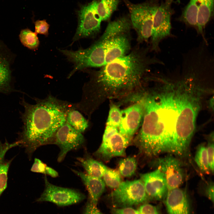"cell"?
<instances>
[{
    "mask_svg": "<svg viewBox=\"0 0 214 214\" xmlns=\"http://www.w3.org/2000/svg\"><path fill=\"white\" fill-rule=\"evenodd\" d=\"M150 47L138 45L127 55L98 70H87L89 79L82 87V97L85 102L97 108L106 99L133 96L148 78L147 74L152 65L164 64L150 55Z\"/></svg>",
    "mask_w": 214,
    "mask_h": 214,
    "instance_id": "cell-1",
    "label": "cell"
},
{
    "mask_svg": "<svg viewBox=\"0 0 214 214\" xmlns=\"http://www.w3.org/2000/svg\"><path fill=\"white\" fill-rule=\"evenodd\" d=\"M173 86L166 85L160 91L143 96V122L134 141L140 152L148 157L165 153L181 156L175 134L177 110Z\"/></svg>",
    "mask_w": 214,
    "mask_h": 214,
    "instance_id": "cell-2",
    "label": "cell"
},
{
    "mask_svg": "<svg viewBox=\"0 0 214 214\" xmlns=\"http://www.w3.org/2000/svg\"><path fill=\"white\" fill-rule=\"evenodd\" d=\"M32 105L22 99L23 123L18 141L30 156L39 147L52 144L58 129L66 122L68 111L75 103L58 99L51 94L44 99L35 98Z\"/></svg>",
    "mask_w": 214,
    "mask_h": 214,
    "instance_id": "cell-3",
    "label": "cell"
},
{
    "mask_svg": "<svg viewBox=\"0 0 214 214\" xmlns=\"http://www.w3.org/2000/svg\"><path fill=\"white\" fill-rule=\"evenodd\" d=\"M132 29L129 15L110 22L100 37L89 47L71 51L69 59L75 71L100 67L131 51Z\"/></svg>",
    "mask_w": 214,
    "mask_h": 214,
    "instance_id": "cell-4",
    "label": "cell"
},
{
    "mask_svg": "<svg viewBox=\"0 0 214 214\" xmlns=\"http://www.w3.org/2000/svg\"><path fill=\"white\" fill-rule=\"evenodd\" d=\"M191 84L182 83L175 89L177 110L175 134L178 144L185 154L188 153L191 139L195 131V122L199 108V99Z\"/></svg>",
    "mask_w": 214,
    "mask_h": 214,
    "instance_id": "cell-5",
    "label": "cell"
},
{
    "mask_svg": "<svg viewBox=\"0 0 214 214\" xmlns=\"http://www.w3.org/2000/svg\"><path fill=\"white\" fill-rule=\"evenodd\" d=\"M159 0H149L135 4L123 0L129 11L132 29L136 32L138 44L147 42L151 38L153 16Z\"/></svg>",
    "mask_w": 214,
    "mask_h": 214,
    "instance_id": "cell-6",
    "label": "cell"
},
{
    "mask_svg": "<svg viewBox=\"0 0 214 214\" xmlns=\"http://www.w3.org/2000/svg\"><path fill=\"white\" fill-rule=\"evenodd\" d=\"M174 0H164L159 4L154 15L151 43V52H159L160 45L164 39L174 37L171 33V19L174 11Z\"/></svg>",
    "mask_w": 214,
    "mask_h": 214,
    "instance_id": "cell-7",
    "label": "cell"
},
{
    "mask_svg": "<svg viewBox=\"0 0 214 214\" xmlns=\"http://www.w3.org/2000/svg\"><path fill=\"white\" fill-rule=\"evenodd\" d=\"M110 197L116 208L130 207L150 199L140 180L121 182L111 193Z\"/></svg>",
    "mask_w": 214,
    "mask_h": 214,
    "instance_id": "cell-8",
    "label": "cell"
},
{
    "mask_svg": "<svg viewBox=\"0 0 214 214\" xmlns=\"http://www.w3.org/2000/svg\"><path fill=\"white\" fill-rule=\"evenodd\" d=\"M100 0H92L82 5L78 12V24L73 42L84 38L93 37L100 32L102 21L97 7Z\"/></svg>",
    "mask_w": 214,
    "mask_h": 214,
    "instance_id": "cell-9",
    "label": "cell"
},
{
    "mask_svg": "<svg viewBox=\"0 0 214 214\" xmlns=\"http://www.w3.org/2000/svg\"><path fill=\"white\" fill-rule=\"evenodd\" d=\"M46 175L44 177L45 188L38 202H49L59 206H66L77 203L84 200L85 196L78 191L54 185L50 183Z\"/></svg>",
    "mask_w": 214,
    "mask_h": 214,
    "instance_id": "cell-10",
    "label": "cell"
},
{
    "mask_svg": "<svg viewBox=\"0 0 214 214\" xmlns=\"http://www.w3.org/2000/svg\"><path fill=\"white\" fill-rule=\"evenodd\" d=\"M153 164L160 170L165 178L168 191L179 188L185 177V172L181 161L170 154L157 158Z\"/></svg>",
    "mask_w": 214,
    "mask_h": 214,
    "instance_id": "cell-11",
    "label": "cell"
},
{
    "mask_svg": "<svg viewBox=\"0 0 214 214\" xmlns=\"http://www.w3.org/2000/svg\"><path fill=\"white\" fill-rule=\"evenodd\" d=\"M84 141L82 133L66 122L57 131L52 144L57 145L60 149L58 161L61 162L69 151L80 147Z\"/></svg>",
    "mask_w": 214,
    "mask_h": 214,
    "instance_id": "cell-12",
    "label": "cell"
},
{
    "mask_svg": "<svg viewBox=\"0 0 214 214\" xmlns=\"http://www.w3.org/2000/svg\"><path fill=\"white\" fill-rule=\"evenodd\" d=\"M144 111L143 97L133 105L121 111L119 132L130 141L140 124Z\"/></svg>",
    "mask_w": 214,
    "mask_h": 214,
    "instance_id": "cell-13",
    "label": "cell"
},
{
    "mask_svg": "<svg viewBox=\"0 0 214 214\" xmlns=\"http://www.w3.org/2000/svg\"><path fill=\"white\" fill-rule=\"evenodd\" d=\"M140 176L150 199L164 201L168 189L165 177L160 170L156 169L152 172L141 174Z\"/></svg>",
    "mask_w": 214,
    "mask_h": 214,
    "instance_id": "cell-14",
    "label": "cell"
},
{
    "mask_svg": "<svg viewBox=\"0 0 214 214\" xmlns=\"http://www.w3.org/2000/svg\"><path fill=\"white\" fill-rule=\"evenodd\" d=\"M168 214H193L191 202L186 189L168 191L164 200Z\"/></svg>",
    "mask_w": 214,
    "mask_h": 214,
    "instance_id": "cell-15",
    "label": "cell"
},
{
    "mask_svg": "<svg viewBox=\"0 0 214 214\" xmlns=\"http://www.w3.org/2000/svg\"><path fill=\"white\" fill-rule=\"evenodd\" d=\"M130 141L119 132L106 140L102 141L99 148L94 153L97 158L105 161L112 158L125 155L126 149Z\"/></svg>",
    "mask_w": 214,
    "mask_h": 214,
    "instance_id": "cell-16",
    "label": "cell"
},
{
    "mask_svg": "<svg viewBox=\"0 0 214 214\" xmlns=\"http://www.w3.org/2000/svg\"><path fill=\"white\" fill-rule=\"evenodd\" d=\"M72 171L81 179L88 192L90 201L97 206L98 200L104 191L105 184L101 178L90 176L74 169Z\"/></svg>",
    "mask_w": 214,
    "mask_h": 214,
    "instance_id": "cell-17",
    "label": "cell"
},
{
    "mask_svg": "<svg viewBox=\"0 0 214 214\" xmlns=\"http://www.w3.org/2000/svg\"><path fill=\"white\" fill-rule=\"evenodd\" d=\"M199 6L196 30L203 40L207 42L205 35L207 24L213 15L214 0H199Z\"/></svg>",
    "mask_w": 214,
    "mask_h": 214,
    "instance_id": "cell-18",
    "label": "cell"
},
{
    "mask_svg": "<svg viewBox=\"0 0 214 214\" xmlns=\"http://www.w3.org/2000/svg\"><path fill=\"white\" fill-rule=\"evenodd\" d=\"M0 44V92H7L11 89L10 61L7 53Z\"/></svg>",
    "mask_w": 214,
    "mask_h": 214,
    "instance_id": "cell-19",
    "label": "cell"
},
{
    "mask_svg": "<svg viewBox=\"0 0 214 214\" xmlns=\"http://www.w3.org/2000/svg\"><path fill=\"white\" fill-rule=\"evenodd\" d=\"M18 145V141L12 144L0 142V196L7 187L8 172L12 161L5 159L6 153L9 149Z\"/></svg>",
    "mask_w": 214,
    "mask_h": 214,
    "instance_id": "cell-20",
    "label": "cell"
},
{
    "mask_svg": "<svg viewBox=\"0 0 214 214\" xmlns=\"http://www.w3.org/2000/svg\"><path fill=\"white\" fill-rule=\"evenodd\" d=\"M199 6V0H190L178 20L196 29Z\"/></svg>",
    "mask_w": 214,
    "mask_h": 214,
    "instance_id": "cell-21",
    "label": "cell"
},
{
    "mask_svg": "<svg viewBox=\"0 0 214 214\" xmlns=\"http://www.w3.org/2000/svg\"><path fill=\"white\" fill-rule=\"evenodd\" d=\"M77 160L87 174L92 177L101 178L108 168L101 163L90 157L78 158Z\"/></svg>",
    "mask_w": 214,
    "mask_h": 214,
    "instance_id": "cell-22",
    "label": "cell"
},
{
    "mask_svg": "<svg viewBox=\"0 0 214 214\" xmlns=\"http://www.w3.org/2000/svg\"><path fill=\"white\" fill-rule=\"evenodd\" d=\"M66 122L73 128L81 133L89 126L88 121L78 110L75 108H72L68 111Z\"/></svg>",
    "mask_w": 214,
    "mask_h": 214,
    "instance_id": "cell-23",
    "label": "cell"
},
{
    "mask_svg": "<svg viewBox=\"0 0 214 214\" xmlns=\"http://www.w3.org/2000/svg\"><path fill=\"white\" fill-rule=\"evenodd\" d=\"M120 0H100L97 7L98 15L102 21H106L117 10Z\"/></svg>",
    "mask_w": 214,
    "mask_h": 214,
    "instance_id": "cell-24",
    "label": "cell"
},
{
    "mask_svg": "<svg viewBox=\"0 0 214 214\" xmlns=\"http://www.w3.org/2000/svg\"><path fill=\"white\" fill-rule=\"evenodd\" d=\"M19 37L22 44L30 49H35L39 46L40 42L37 34L29 29L22 30Z\"/></svg>",
    "mask_w": 214,
    "mask_h": 214,
    "instance_id": "cell-25",
    "label": "cell"
},
{
    "mask_svg": "<svg viewBox=\"0 0 214 214\" xmlns=\"http://www.w3.org/2000/svg\"><path fill=\"white\" fill-rule=\"evenodd\" d=\"M194 160L202 171L206 174L210 172L208 165L207 147L204 144H202L198 147Z\"/></svg>",
    "mask_w": 214,
    "mask_h": 214,
    "instance_id": "cell-26",
    "label": "cell"
},
{
    "mask_svg": "<svg viewBox=\"0 0 214 214\" xmlns=\"http://www.w3.org/2000/svg\"><path fill=\"white\" fill-rule=\"evenodd\" d=\"M137 165L135 158L129 157L121 159L119 163V169L120 173L123 177H129L135 173Z\"/></svg>",
    "mask_w": 214,
    "mask_h": 214,
    "instance_id": "cell-27",
    "label": "cell"
},
{
    "mask_svg": "<svg viewBox=\"0 0 214 214\" xmlns=\"http://www.w3.org/2000/svg\"><path fill=\"white\" fill-rule=\"evenodd\" d=\"M31 170L32 172L43 174L53 177H56L58 176V173L56 170L48 166L37 158H35Z\"/></svg>",
    "mask_w": 214,
    "mask_h": 214,
    "instance_id": "cell-28",
    "label": "cell"
},
{
    "mask_svg": "<svg viewBox=\"0 0 214 214\" xmlns=\"http://www.w3.org/2000/svg\"><path fill=\"white\" fill-rule=\"evenodd\" d=\"M103 177L105 184L111 188H116L121 182L119 173L111 169L107 168Z\"/></svg>",
    "mask_w": 214,
    "mask_h": 214,
    "instance_id": "cell-29",
    "label": "cell"
},
{
    "mask_svg": "<svg viewBox=\"0 0 214 214\" xmlns=\"http://www.w3.org/2000/svg\"><path fill=\"white\" fill-rule=\"evenodd\" d=\"M121 118V111L113 105L110 108L106 125L118 128Z\"/></svg>",
    "mask_w": 214,
    "mask_h": 214,
    "instance_id": "cell-30",
    "label": "cell"
},
{
    "mask_svg": "<svg viewBox=\"0 0 214 214\" xmlns=\"http://www.w3.org/2000/svg\"><path fill=\"white\" fill-rule=\"evenodd\" d=\"M210 139L209 141L207 147L208 163L210 172L213 173L214 171V143L213 136L212 138L211 135Z\"/></svg>",
    "mask_w": 214,
    "mask_h": 214,
    "instance_id": "cell-31",
    "label": "cell"
},
{
    "mask_svg": "<svg viewBox=\"0 0 214 214\" xmlns=\"http://www.w3.org/2000/svg\"><path fill=\"white\" fill-rule=\"evenodd\" d=\"M138 211L139 214H162L160 207L148 203L141 205Z\"/></svg>",
    "mask_w": 214,
    "mask_h": 214,
    "instance_id": "cell-32",
    "label": "cell"
},
{
    "mask_svg": "<svg viewBox=\"0 0 214 214\" xmlns=\"http://www.w3.org/2000/svg\"><path fill=\"white\" fill-rule=\"evenodd\" d=\"M35 32L37 34H43L46 36L48 34L49 25L45 20H37L34 23Z\"/></svg>",
    "mask_w": 214,
    "mask_h": 214,
    "instance_id": "cell-33",
    "label": "cell"
},
{
    "mask_svg": "<svg viewBox=\"0 0 214 214\" xmlns=\"http://www.w3.org/2000/svg\"><path fill=\"white\" fill-rule=\"evenodd\" d=\"M214 183L210 182L207 183L203 188L202 193L203 194L214 203Z\"/></svg>",
    "mask_w": 214,
    "mask_h": 214,
    "instance_id": "cell-34",
    "label": "cell"
},
{
    "mask_svg": "<svg viewBox=\"0 0 214 214\" xmlns=\"http://www.w3.org/2000/svg\"><path fill=\"white\" fill-rule=\"evenodd\" d=\"M112 213L113 214H139L138 210L130 207L114 208L112 210Z\"/></svg>",
    "mask_w": 214,
    "mask_h": 214,
    "instance_id": "cell-35",
    "label": "cell"
},
{
    "mask_svg": "<svg viewBox=\"0 0 214 214\" xmlns=\"http://www.w3.org/2000/svg\"><path fill=\"white\" fill-rule=\"evenodd\" d=\"M118 132L119 130L118 128L112 126L106 125L103 135L102 141L106 140Z\"/></svg>",
    "mask_w": 214,
    "mask_h": 214,
    "instance_id": "cell-36",
    "label": "cell"
},
{
    "mask_svg": "<svg viewBox=\"0 0 214 214\" xmlns=\"http://www.w3.org/2000/svg\"><path fill=\"white\" fill-rule=\"evenodd\" d=\"M84 214H102L97 207L90 201L86 204Z\"/></svg>",
    "mask_w": 214,
    "mask_h": 214,
    "instance_id": "cell-37",
    "label": "cell"
},
{
    "mask_svg": "<svg viewBox=\"0 0 214 214\" xmlns=\"http://www.w3.org/2000/svg\"><path fill=\"white\" fill-rule=\"evenodd\" d=\"M180 0H177V1L179 2H180Z\"/></svg>",
    "mask_w": 214,
    "mask_h": 214,
    "instance_id": "cell-38",
    "label": "cell"
}]
</instances>
